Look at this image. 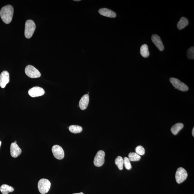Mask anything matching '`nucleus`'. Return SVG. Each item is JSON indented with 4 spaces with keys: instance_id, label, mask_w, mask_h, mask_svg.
I'll use <instances>...</instances> for the list:
<instances>
[{
    "instance_id": "obj_10",
    "label": "nucleus",
    "mask_w": 194,
    "mask_h": 194,
    "mask_svg": "<svg viewBox=\"0 0 194 194\" xmlns=\"http://www.w3.org/2000/svg\"><path fill=\"white\" fill-rule=\"evenodd\" d=\"M9 73L7 71H3L0 75V86L2 88H4L9 82Z\"/></svg>"
},
{
    "instance_id": "obj_7",
    "label": "nucleus",
    "mask_w": 194,
    "mask_h": 194,
    "mask_svg": "<svg viewBox=\"0 0 194 194\" xmlns=\"http://www.w3.org/2000/svg\"><path fill=\"white\" fill-rule=\"evenodd\" d=\"M105 153L102 150L99 151L94 158V163L95 166L100 167L104 164Z\"/></svg>"
},
{
    "instance_id": "obj_11",
    "label": "nucleus",
    "mask_w": 194,
    "mask_h": 194,
    "mask_svg": "<svg viewBox=\"0 0 194 194\" xmlns=\"http://www.w3.org/2000/svg\"><path fill=\"white\" fill-rule=\"evenodd\" d=\"M22 150L17 143L14 142L11 143L10 147V153L11 156L13 158H16L21 154Z\"/></svg>"
},
{
    "instance_id": "obj_21",
    "label": "nucleus",
    "mask_w": 194,
    "mask_h": 194,
    "mask_svg": "<svg viewBox=\"0 0 194 194\" xmlns=\"http://www.w3.org/2000/svg\"><path fill=\"white\" fill-rule=\"evenodd\" d=\"M129 158L130 161H139L141 159V156L136 153H130L129 155Z\"/></svg>"
},
{
    "instance_id": "obj_22",
    "label": "nucleus",
    "mask_w": 194,
    "mask_h": 194,
    "mask_svg": "<svg viewBox=\"0 0 194 194\" xmlns=\"http://www.w3.org/2000/svg\"><path fill=\"white\" fill-rule=\"evenodd\" d=\"M187 57L190 60H193L194 58V47H190L187 50Z\"/></svg>"
},
{
    "instance_id": "obj_16",
    "label": "nucleus",
    "mask_w": 194,
    "mask_h": 194,
    "mask_svg": "<svg viewBox=\"0 0 194 194\" xmlns=\"http://www.w3.org/2000/svg\"><path fill=\"white\" fill-rule=\"evenodd\" d=\"M183 127L184 125L182 123H177L172 126L171 129V132L174 135H175L178 134Z\"/></svg>"
},
{
    "instance_id": "obj_2",
    "label": "nucleus",
    "mask_w": 194,
    "mask_h": 194,
    "mask_svg": "<svg viewBox=\"0 0 194 194\" xmlns=\"http://www.w3.org/2000/svg\"><path fill=\"white\" fill-rule=\"evenodd\" d=\"M36 28L34 22L32 20H28L25 25V35L26 38L30 39L33 36Z\"/></svg>"
},
{
    "instance_id": "obj_19",
    "label": "nucleus",
    "mask_w": 194,
    "mask_h": 194,
    "mask_svg": "<svg viewBox=\"0 0 194 194\" xmlns=\"http://www.w3.org/2000/svg\"><path fill=\"white\" fill-rule=\"evenodd\" d=\"M69 131L73 134H78L81 132L82 128L81 126L77 125H71L69 126Z\"/></svg>"
},
{
    "instance_id": "obj_30",
    "label": "nucleus",
    "mask_w": 194,
    "mask_h": 194,
    "mask_svg": "<svg viewBox=\"0 0 194 194\" xmlns=\"http://www.w3.org/2000/svg\"><path fill=\"white\" fill-rule=\"evenodd\" d=\"M89 94V92H88V94Z\"/></svg>"
},
{
    "instance_id": "obj_4",
    "label": "nucleus",
    "mask_w": 194,
    "mask_h": 194,
    "mask_svg": "<svg viewBox=\"0 0 194 194\" xmlns=\"http://www.w3.org/2000/svg\"><path fill=\"white\" fill-rule=\"evenodd\" d=\"M169 81L175 89H178L182 92H187L189 88L188 86L183 82L180 81L178 79L174 78H170Z\"/></svg>"
},
{
    "instance_id": "obj_6",
    "label": "nucleus",
    "mask_w": 194,
    "mask_h": 194,
    "mask_svg": "<svg viewBox=\"0 0 194 194\" xmlns=\"http://www.w3.org/2000/svg\"><path fill=\"white\" fill-rule=\"evenodd\" d=\"M25 72L28 76L31 78H37L41 76V73L39 70L31 65L27 66Z\"/></svg>"
},
{
    "instance_id": "obj_15",
    "label": "nucleus",
    "mask_w": 194,
    "mask_h": 194,
    "mask_svg": "<svg viewBox=\"0 0 194 194\" xmlns=\"http://www.w3.org/2000/svg\"><path fill=\"white\" fill-rule=\"evenodd\" d=\"M188 20L187 18L183 17L180 18L179 21L177 23V28L179 30L183 29L188 25Z\"/></svg>"
},
{
    "instance_id": "obj_20",
    "label": "nucleus",
    "mask_w": 194,
    "mask_h": 194,
    "mask_svg": "<svg viewBox=\"0 0 194 194\" xmlns=\"http://www.w3.org/2000/svg\"><path fill=\"white\" fill-rule=\"evenodd\" d=\"M115 164L117 165L118 168L120 170H122L123 169L124 165V159L121 156H118L116 158L115 161Z\"/></svg>"
},
{
    "instance_id": "obj_1",
    "label": "nucleus",
    "mask_w": 194,
    "mask_h": 194,
    "mask_svg": "<svg viewBox=\"0 0 194 194\" xmlns=\"http://www.w3.org/2000/svg\"><path fill=\"white\" fill-rule=\"evenodd\" d=\"M14 9L11 5H8L1 8L0 11V16L1 19L6 24L11 23L13 15Z\"/></svg>"
},
{
    "instance_id": "obj_9",
    "label": "nucleus",
    "mask_w": 194,
    "mask_h": 194,
    "mask_svg": "<svg viewBox=\"0 0 194 194\" xmlns=\"http://www.w3.org/2000/svg\"><path fill=\"white\" fill-rule=\"evenodd\" d=\"M45 91L42 88L36 86L32 88L28 91V94L30 97H35L43 96L45 94Z\"/></svg>"
},
{
    "instance_id": "obj_8",
    "label": "nucleus",
    "mask_w": 194,
    "mask_h": 194,
    "mask_svg": "<svg viewBox=\"0 0 194 194\" xmlns=\"http://www.w3.org/2000/svg\"><path fill=\"white\" fill-rule=\"evenodd\" d=\"M52 151L54 156L57 159L62 160L65 156V153L63 148L58 145H55L53 146Z\"/></svg>"
},
{
    "instance_id": "obj_29",
    "label": "nucleus",
    "mask_w": 194,
    "mask_h": 194,
    "mask_svg": "<svg viewBox=\"0 0 194 194\" xmlns=\"http://www.w3.org/2000/svg\"><path fill=\"white\" fill-rule=\"evenodd\" d=\"M14 143H17V141H15V142H14Z\"/></svg>"
},
{
    "instance_id": "obj_12",
    "label": "nucleus",
    "mask_w": 194,
    "mask_h": 194,
    "mask_svg": "<svg viewBox=\"0 0 194 194\" xmlns=\"http://www.w3.org/2000/svg\"><path fill=\"white\" fill-rule=\"evenodd\" d=\"M151 40L160 51H163L164 50V46L159 36L156 34L153 35L151 37Z\"/></svg>"
},
{
    "instance_id": "obj_18",
    "label": "nucleus",
    "mask_w": 194,
    "mask_h": 194,
    "mask_svg": "<svg viewBox=\"0 0 194 194\" xmlns=\"http://www.w3.org/2000/svg\"><path fill=\"white\" fill-rule=\"evenodd\" d=\"M140 54L144 58H147L149 56L150 53L148 51V47L145 44L142 45L141 47Z\"/></svg>"
},
{
    "instance_id": "obj_3",
    "label": "nucleus",
    "mask_w": 194,
    "mask_h": 194,
    "mask_svg": "<svg viewBox=\"0 0 194 194\" xmlns=\"http://www.w3.org/2000/svg\"><path fill=\"white\" fill-rule=\"evenodd\" d=\"M51 187V183L46 179H41L38 183V188L39 191L42 194L48 193Z\"/></svg>"
},
{
    "instance_id": "obj_26",
    "label": "nucleus",
    "mask_w": 194,
    "mask_h": 194,
    "mask_svg": "<svg viewBox=\"0 0 194 194\" xmlns=\"http://www.w3.org/2000/svg\"><path fill=\"white\" fill-rule=\"evenodd\" d=\"M73 194H84V193H82V192H81V193H74Z\"/></svg>"
},
{
    "instance_id": "obj_14",
    "label": "nucleus",
    "mask_w": 194,
    "mask_h": 194,
    "mask_svg": "<svg viewBox=\"0 0 194 194\" xmlns=\"http://www.w3.org/2000/svg\"><path fill=\"white\" fill-rule=\"evenodd\" d=\"M89 102V97L88 94H85L81 98L79 102V107L82 110L87 108Z\"/></svg>"
},
{
    "instance_id": "obj_23",
    "label": "nucleus",
    "mask_w": 194,
    "mask_h": 194,
    "mask_svg": "<svg viewBox=\"0 0 194 194\" xmlns=\"http://www.w3.org/2000/svg\"><path fill=\"white\" fill-rule=\"evenodd\" d=\"M124 164L126 169L128 170H130L132 168V165L129 158L125 157L124 158Z\"/></svg>"
},
{
    "instance_id": "obj_13",
    "label": "nucleus",
    "mask_w": 194,
    "mask_h": 194,
    "mask_svg": "<svg viewBox=\"0 0 194 194\" xmlns=\"http://www.w3.org/2000/svg\"><path fill=\"white\" fill-rule=\"evenodd\" d=\"M99 14L103 16L110 18H115L116 16V13L110 9L106 8H101L99 10Z\"/></svg>"
},
{
    "instance_id": "obj_17",
    "label": "nucleus",
    "mask_w": 194,
    "mask_h": 194,
    "mask_svg": "<svg viewBox=\"0 0 194 194\" xmlns=\"http://www.w3.org/2000/svg\"><path fill=\"white\" fill-rule=\"evenodd\" d=\"M14 190L13 187L7 185H3L0 187V190L3 194H8L9 192H13Z\"/></svg>"
},
{
    "instance_id": "obj_25",
    "label": "nucleus",
    "mask_w": 194,
    "mask_h": 194,
    "mask_svg": "<svg viewBox=\"0 0 194 194\" xmlns=\"http://www.w3.org/2000/svg\"><path fill=\"white\" fill-rule=\"evenodd\" d=\"M192 136H193L194 137V128H193V129H192Z\"/></svg>"
},
{
    "instance_id": "obj_5",
    "label": "nucleus",
    "mask_w": 194,
    "mask_h": 194,
    "mask_svg": "<svg viewBox=\"0 0 194 194\" xmlns=\"http://www.w3.org/2000/svg\"><path fill=\"white\" fill-rule=\"evenodd\" d=\"M188 177V173L184 168L180 167L178 169L175 174V179L177 183L180 184L185 181Z\"/></svg>"
},
{
    "instance_id": "obj_24",
    "label": "nucleus",
    "mask_w": 194,
    "mask_h": 194,
    "mask_svg": "<svg viewBox=\"0 0 194 194\" xmlns=\"http://www.w3.org/2000/svg\"><path fill=\"white\" fill-rule=\"evenodd\" d=\"M136 153L138 155H143L145 153V150L143 147L141 146H138L135 148Z\"/></svg>"
},
{
    "instance_id": "obj_28",
    "label": "nucleus",
    "mask_w": 194,
    "mask_h": 194,
    "mask_svg": "<svg viewBox=\"0 0 194 194\" xmlns=\"http://www.w3.org/2000/svg\"><path fill=\"white\" fill-rule=\"evenodd\" d=\"M1 141H0V147H1Z\"/></svg>"
},
{
    "instance_id": "obj_27",
    "label": "nucleus",
    "mask_w": 194,
    "mask_h": 194,
    "mask_svg": "<svg viewBox=\"0 0 194 194\" xmlns=\"http://www.w3.org/2000/svg\"><path fill=\"white\" fill-rule=\"evenodd\" d=\"M80 1L81 0H77H77H76H76H75V1Z\"/></svg>"
}]
</instances>
